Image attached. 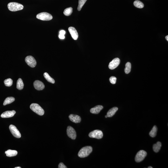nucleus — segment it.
<instances>
[{
  "label": "nucleus",
  "mask_w": 168,
  "mask_h": 168,
  "mask_svg": "<svg viewBox=\"0 0 168 168\" xmlns=\"http://www.w3.org/2000/svg\"><path fill=\"white\" fill-rule=\"evenodd\" d=\"M93 151L92 147L87 146L82 148L79 151L78 155L81 158H85L88 156Z\"/></svg>",
  "instance_id": "obj_1"
},
{
  "label": "nucleus",
  "mask_w": 168,
  "mask_h": 168,
  "mask_svg": "<svg viewBox=\"0 0 168 168\" xmlns=\"http://www.w3.org/2000/svg\"><path fill=\"white\" fill-rule=\"evenodd\" d=\"M8 7L10 11L15 12L22 10L24 7L20 3L16 2H11L8 3Z\"/></svg>",
  "instance_id": "obj_2"
},
{
  "label": "nucleus",
  "mask_w": 168,
  "mask_h": 168,
  "mask_svg": "<svg viewBox=\"0 0 168 168\" xmlns=\"http://www.w3.org/2000/svg\"><path fill=\"white\" fill-rule=\"evenodd\" d=\"M30 108L33 112L40 116H43L44 114V111L42 108L36 103H32L31 105Z\"/></svg>",
  "instance_id": "obj_3"
},
{
  "label": "nucleus",
  "mask_w": 168,
  "mask_h": 168,
  "mask_svg": "<svg viewBox=\"0 0 168 168\" xmlns=\"http://www.w3.org/2000/svg\"><path fill=\"white\" fill-rule=\"evenodd\" d=\"M36 17L38 19L43 21H49L53 18L50 14L47 12H42L37 14Z\"/></svg>",
  "instance_id": "obj_4"
},
{
  "label": "nucleus",
  "mask_w": 168,
  "mask_h": 168,
  "mask_svg": "<svg viewBox=\"0 0 168 168\" xmlns=\"http://www.w3.org/2000/svg\"><path fill=\"white\" fill-rule=\"evenodd\" d=\"M89 136L90 138L100 139L103 136V134L102 131L100 130H95L90 132L89 134Z\"/></svg>",
  "instance_id": "obj_5"
},
{
  "label": "nucleus",
  "mask_w": 168,
  "mask_h": 168,
  "mask_svg": "<svg viewBox=\"0 0 168 168\" xmlns=\"http://www.w3.org/2000/svg\"><path fill=\"white\" fill-rule=\"evenodd\" d=\"M147 153L146 151L141 150L138 152L135 156V161L136 162L139 163L144 160L146 156Z\"/></svg>",
  "instance_id": "obj_6"
},
{
  "label": "nucleus",
  "mask_w": 168,
  "mask_h": 168,
  "mask_svg": "<svg viewBox=\"0 0 168 168\" xmlns=\"http://www.w3.org/2000/svg\"><path fill=\"white\" fill-rule=\"evenodd\" d=\"M25 61L28 66L32 68H34L36 66V60L32 56H27L25 58Z\"/></svg>",
  "instance_id": "obj_7"
},
{
  "label": "nucleus",
  "mask_w": 168,
  "mask_h": 168,
  "mask_svg": "<svg viewBox=\"0 0 168 168\" xmlns=\"http://www.w3.org/2000/svg\"><path fill=\"white\" fill-rule=\"evenodd\" d=\"M9 129L11 132L14 137L17 138H20L21 134L16 126L13 125H11L9 126Z\"/></svg>",
  "instance_id": "obj_8"
},
{
  "label": "nucleus",
  "mask_w": 168,
  "mask_h": 168,
  "mask_svg": "<svg viewBox=\"0 0 168 168\" xmlns=\"http://www.w3.org/2000/svg\"><path fill=\"white\" fill-rule=\"evenodd\" d=\"M68 136L72 139H75L76 137V133L75 130L72 127L68 126L67 130Z\"/></svg>",
  "instance_id": "obj_9"
},
{
  "label": "nucleus",
  "mask_w": 168,
  "mask_h": 168,
  "mask_svg": "<svg viewBox=\"0 0 168 168\" xmlns=\"http://www.w3.org/2000/svg\"><path fill=\"white\" fill-rule=\"evenodd\" d=\"M120 63V59L118 58H116L110 63L108 66L109 68L112 70L115 69L118 67Z\"/></svg>",
  "instance_id": "obj_10"
},
{
  "label": "nucleus",
  "mask_w": 168,
  "mask_h": 168,
  "mask_svg": "<svg viewBox=\"0 0 168 168\" xmlns=\"http://www.w3.org/2000/svg\"><path fill=\"white\" fill-rule=\"evenodd\" d=\"M34 87L37 90H42L45 88V85L43 83L39 80H35L34 83Z\"/></svg>",
  "instance_id": "obj_11"
},
{
  "label": "nucleus",
  "mask_w": 168,
  "mask_h": 168,
  "mask_svg": "<svg viewBox=\"0 0 168 168\" xmlns=\"http://www.w3.org/2000/svg\"><path fill=\"white\" fill-rule=\"evenodd\" d=\"M68 31L74 40H77L78 38V34L76 29L73 27H70L68 28Z\"/></svg>",
  "instance_id": "obj_12"
},
{
  "label": "nucleus",
  "mask_w": 168,
  "mask_h": 168,
  "mask_svg": "<svg viewBox=\"0 0 168 168\" xmlns=\"http://www.w3.org/2000/svg\"><path fill=\"white\" fill-rule=\"evenodd\" d=\"M16 113L15 111H7L3 112L1 115V117L3 118H11L14 116Z\"/></svg>",
  "instance_id": "obj_13"
},
{
  "label": "nucleus",
  "mask_w": 168,
  "mask_h": 168,
  "mask_svg": "<svg viewBox=\"0 0 168 168\" xmlns=\"http://www.w3.org/2000/svg\"><path fill=\"white\" fill-rule=\"evenodd\" d=\"M70 120L73 122L77 123L81 121V118L79 116L76 115L71 114L69 116Z\"/></svg>",
  "instance_id": "obj_14"
},
{
  "label": "nucleus",
  "mask_w": 168,
  "mask_h": 168,
  "mask_svg": "<svg viewBox=\"0 0 168 168\" xmlns=\"http://www.w3.org/2000/svg\"><path fill=\"white\" fill-rule=\"evenodd\" d=\"M103 108V106H102L98 105L91 109L90 111L91 113L93 114H98Z\"/></svg>",
  "instance_id": "obj_15"
},
{
  "label": "nucleus",
  "mask_w": 168,
  "mask_h": 168,
  "mask_svg": "<svg viewBox=\"0 0 168 168\" xmlns=\"http://www.w3.org/2000/svg\"><path fill=\"white\" fill-rule=\"evenodd\" d=\"M118 110V107H113L108 111L106 115L108 117L111 118L114 115Z\"/></svg>",
  "instance_id": "obj_16"
},
{
  "label": "nucleus",
  "mask_w": 168,
  "mask_h": 168,
  "mask_svg": "<svg viewBox=\"0 0 168 168\" xmlns=\"http://www.w3.org/2000/svg\"><path fill=\"white\" fill-rule=\"evenodd\" d=\"M5 153L7 156L12 157L15 156L17 154V151L15 150H9L5 152Z\"/></svg>",
  "instance_id": "obj_17"
},
{
  "label": "nucleus",
  "mask_w": 168,
  "mask_h": 168,
  "mask_svg": "<svg viewBox=\"0 0 168 168\" xmlns=\"http://www.w3.org/2000/svg\"><path fill=\"white\" fill-rule=\"evenodd\" d=\"M162 146L161 143L158 142L156 144L153 145V149L154 151L155 152H158L160 150Z\"/></svg>",
  "instance_id": "obj_18"
},
{
  "label": "nucleus",
  "mask_w": 168,
  "mask_h": 168,
  "mask_svg": "<svg viewBox=\"0 0 168 168\" xmlns=\"http://www.w3.org/2000/svg\"><path fill=\"white\" fill-rule=\"evenodd\" d=\"M24 86V84L22 79L21 78L19 79L17 83V88L19 90H22Z\"/></svg>",
  "instance_id": "obj_19"
},
{
  "label": "nucleus",
  "mask_w": 168,
  "mask_h": 168,
  "mask_svg": "<svg viewBox=\"0 0 168 168\" xmlns=\"http://www.w3.org/2000/svg\"><path fill=\"white\" fill-rule=\"evenodd\" d=\"M15 98L13 97H9L7 98L4 100L3 105L5 106V105L11 103L15 101Z\"/></svg>",
  "instance_id": "obj_20"
},
{
  "label": "nucleus",
  "mask_w": 168,
  "mask_h": 168,
  "mask_svg": "<svg viewBox=\"0 0 168 168\" xmlns=\"http://www.w3.org/2000/svg\"><path fill=\"white\" fill-rule=\"evenodd\" d=\"M44 76L45 78L47 80V81L50 83H51L52 84H54L55 83V80L54 79L52 78L50 76L49 74L47 73H45L44 74Z\"/></svg>",
  "instance_id": "obj_21"
},
{
  "label": "nucleus",
  "mask_w": 168,
  "mask_h": 168,
  "mask_svg": "<svg viewBox=\"0 0 168 168\" xmlns=\"http://www.w3.org/2000/svg\"><path fill=\"white\" fill-rule=\"evenodd\" d=\"M157 131H158V129L157 126L155 125L150 132L149 134L151 137L153 138L156 135Z\"/></svg>",
  "instance_id": "obj_22"
},
{
  "label": "nucleus",
  "mask_w": 168,
  "mask_h": 168,
  "mask_svg": "<svg viewBox=\"0 0 168 168\" xmlns=\"http://www.w3.org/2000/svg\"><path fill=\"white\" fill-rule=\"evenodd\" d=\"M134 4L135 6L137 8L139 9H142L144 8V4L143 3H142L139 0H136L134 3Z\"/></svg>",
  "instance_id": "obj_23"
},
{
  "label": "nucleus",
  "mask_w": 168,
  "mask_h": 168,
  "mask_svg": "<svg viewBox=\"0 0 168 168\" xmlns=\"http://www.w3.org/2000/svg\"><path fill=\"white\" fill-rule=\"evenodd\" d=\"M73 12V9L72 7L67 8L64 12V14L66 16H69L71 15Z\"/></svg>",
  "instance_id": "obj_24"
},
{
  "label": "nucleus",
  "mask_w": 168,
  "mask_h": 168,
  "mask_svg": "<svg viewBox=\"0 0 168 168\" xmlns=\"http://www.w3.org/2000/svg\"><path fill=\"white\" fill-rule=\"evenodd\" d=\"M131 64L129 62H128L125 65V72L126 74H128L131 72Z\"/></svg>",
  "instance_id": "obj_25"
},
{
  "label": "nucleus",
  "mask_w": 168,
  "mask_h": 168,
  "mask_svg": "<svg viewBox=\"0 0 168 168\" xmlns=\"http://www.w3.org/2000/svg\"><path fill=\"white\" fill-rule=\"evenodd\" d=\"M5 85L7 87H10L13 84V81L11 79L9 78L4 80Z\"/></svg>",
  "instance_id": "obj_26"
},
{
  "label": "nucleus",
  "mask_w": 168,
  "mask_h": 168,
  "mask_svg": "<svg viewBox=\"0 0 168 168\" xmlns=\"http://www.w3.org/2000/svg\"><path fill=\"white\" fill-rule=\"evenodd\" d=\"M87 0H79V5L78 7V10L79 11H80L81 10L82 8Z\"/></svg>",
  "instance_id": "obj_27"
},
{
  "label": "nucleus",
  "mask_w": 168,
  "mask_h": 168,
  "mask_svg": "<svg viewBox=\"0 0 168 168\" xmlns=\"http://www.w3.org/2000/svg\"><path fill=\"white\" fill-rule=\"evenodd\" d=\"M117 79L115 77H111L109 79L110 82L112 84H115L116 83Z\"/></svg>",
  "instance_id": "obj_28"
},
{
  "label": "nucleus",
  "mask_w": 168,
  "mask_h": 168,
  "mask_svg": "<svg viewBox=\"0 0 168 168\" xmlns=\"http://www.w3.org/2000/svg\"><path fill=\"white\" fill-rule=\"evenodd\" d=\"M59 168H67V167L65 166L63 163H60L58 166Z\"/></svg>",
  "instance_id": "obj_29"
},
{
  "label": "nucleus",
  "mask_w": 168,
  "mask_h": 168,
  "mask_svg": "<svg viewBox=\"0 0 168 168\" xmlns=\"http://www.w3.org/2000/svg\"><path fill=\"white\" fill-rule=\"evenodd\" d=\"M66 34V32L64 30H61L60 32V34L64 35Z\"/></svg>",
  "instance_id": "obj_30"
},
{
  "label": "nucleus",
  "mask_w": 168,
  "mask_h": 168,
  "mask_svg": "<svg viewBox=\"0 0 168 168\" xmlns=\"http://www.w3.org/2000/svg\"><path fill=\"white\" fill-rule=\"evenodd\" d=\"M59 38L61 39H64L65 38V36L64 35H61V34H60L59 35Z\"/></svg>",
  "instance_id": "obj_31"
},
{
  "label": "nucleus",
  "mask_w": 168,
  "mask_h": 168,
  "mask_svg": "<svg viewBox=\"0 0 168 168\" xmlns=\"http://www.w3.org/2000/svg\"><path fill=\"white\" fill-rule=\"evenodd\" d=\"M166 40L167 41H168V35H167L166 36Z\"/></svg>",
  "instance_id": "obj_32"
},
{
  "label": "nucleus",
  "mask_w": 168,
  "mask_h": 168,
  "mask_svg": "<svg viewBox=\"0 0 168 168\" xmlns=\"http://www.w3.org/2000/svg\"><path fill=\"white\" fill-rule=\"evenodd\" d=\"M21 168L20 167H16L15 168Z\"/></svg>",
  "instance_id": "obj_33"
},
{
  "label": "nucleus",
  "mask_w": 168,
  "mask_h": 168,
  "mask_svg": "<svg viewBox=\"0 0 168 168\" xmlns=\"http://www.w3.org/2000/svg\"><path fill=\"white\" fill-rule=\"evenodd\" d=\"M148 168H152V167L150 166V167H148Z\"/></svg>",
  "instance_id": "obj_34"
},
{
  "label": "nucleus",
  "mask_w": 168,
  "mask_h": 168,
  "mask_svg": "<svg viewBox=\"0 0 168 168\" xmlns=\"http://www.w3.org/2000/svg\"><path fill=\"white\" fill-rule=\"evenodd\" d=\"M105 118H108L107 116V115H106V116H105Z\"/></svg>",
  "instance_id": "obj_35"
}]
</instances>
